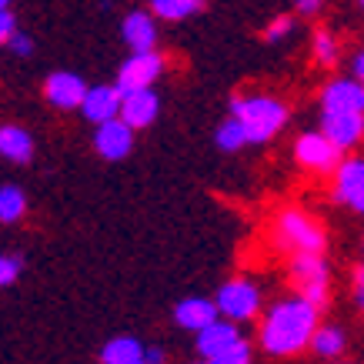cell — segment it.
<instances>
[{
  "label": "cell",
  "instance_id": "13",
  "mask_svg": "<svg viewBox=\"0 0 364 364\" xmlns=\"http://www.w3.org/2000/svg\"><path fill=\"white\" fill-rule=\"evenodd\" d=\"M121 104H124V94L117 84H97V87L87 90V97L80 104V114L90 124H104V121L121 117Z\"/></svg>",
  "mask_w": 364,
  "mask_h": 364
},
{
  "label": "cell",
  "instance_id": "30",
  "mask_svg": "<svg viewBox=\"0 0 364 364\" xmlns=\"http://www.w3.org/2000/svg\"><path fill=\"white\" fill-rule=\"evenodd\" d=\"M144 361H147V364H167L164 348H157V344H147V351H144Z\"/></svg>",
  "mask_w": 364,
  "mask_h": 364
},
{
  "label": "cell",
  "instance_id": "20",
  "mask_svg": "<svg viewBox=\"0 0 364 364\" xmlns=\"http://www.w3.org/2000/svg\"><path fill=\"white\" fill-rule=\"evenodd\" d=\"M311 351L324 358V361H338L344 351H348V334L338 324H321L314 331V341H311Z\"/></svg>",
  "mask_w": 364,
  "mask_h": 364
},
{
  "label": "cell",
  "instance_id": "11",
  "mask_svg": "<svg viewBox=\"0 0 364 364\" xmlns=\"http://www.w3.org/2000/svg\"><path fill=\"white\" fill-rule=\"evenodd\" d=\"M321 107L331 114H364V84L358 77L331 80L321 90Z\"/></svg>",
  "mask_w": 364,
  "mask_h": 364
},
{
  "label": "cell",
  "instance_id": "35",
  "mask_svg": "<svg viewBox=\"0 0 364 364\" xmlns=\"http://www.w3.org/2000/svg\"><path fill=\"white\" fill-rule=\"evenodd\" d=\"M0 4H4V7H11V0H0Z\"/></svg>",
  "mask_w": 364,
  "mask_h": 364
},
{
  "label": "cell",
  "instance_id": "33",
  "mask_svg": "<svg viewBox=\"0 0 364 364\" xmlns=\"http://www.w3.org/2000/svg\"><path fill=\"white\" fill-rule=\"evenodd\" d=\"M354 77L364 84V50H358V57H354Z\"/></svg>",
  "mask_w": 364,
  "mask_h": 364
},
{
  "label": "cell",
  "instance_id": "4",
  "mask_svg": "<svg viewBox=\"0 0 364 364\" xmlns=\"http://www.w3.org/2000/svg\"><path fill=\"white\" fill-rule=\"evenodd\" d=\"M287 274L298 287V294H304L308 301H314L318 308L328 304V264L324 257L314 251H304V254H291V267Z\"/></svg>",
  "mask_w": 364,
  "mask_h": 364
},
{
  "label": "cell",
  "instance_id": "37",
  "mask_svg": "<svg viewBox=\"0 0 364 364\" xmlns=\"http://www.w3.org/2000/svg\"><path fill=\"white\" fill-rule=\"evenodd\" d=\"M134 364H147V361H144V358H141V361H134Z\"/></svg>",
  "mask_w": 364,
  "mask_h": 364
},
{
  "label": "cell",
  "instance_id": "36",
  "mask_svg": "<svg viewBox=\"0 0 364 364\" xmlns=\"http://www.w3.org/2000/svg\"><path fill=\"white\" fill-rule=\"evenodd\" d=\"M194 364H210V361H204V358H200V361H194Z\"/></svg>",
  "mask_w": 364,
  "mask_h": 364
},
{
  "label": "cell",
  "instance_id": "22",
  "mask_svg": "<svg viewBox=\"0 0 364 364\" xmlns=\"http://www.w3.org/2000/svg\"><path fill=\"white\" fill-rule=\"evenodd\" d=\"M23 210H27V198H23V191L17 188V184H4V188H0V221L4 224L21 221Z\"/></svg>",
  "mask_w": 364,
  "mask_h": 364
},
{
  "label": "cell",
  "instance_id": "34",
  "mask_svg": "<svg viewBox=\"0 0 364 364\" xmlns=\"http://www.w3.org/2000/svg\"><path fill=\"white\" fill-rule=\"evenodd\" d=\"M331 364H354V361H341V358H338V361H331Z\"/></svg>",
  "mask_w": 364,
  "mask_h": 364
},
{
  "label": "cell",
  "instance_id": "15",
  "mask_svg": "<svg viewBox=\"0 0 364 364\" xmlns=\"http://www.w3.org/2000/svg\"><path fill=\"white\" fill-rule=\"evenodd\" d=\"M161 114V97L154 94V87H144V90H127L121 104V117L131 124L134 131H144L151 127Z\"/></svg>",
  "mask_w": 364,
  "mask_h": 364
},
{
  "label": "cell",
  "instance_id": "27",
  "mask_svg": "<svg viewBox=\"0 0 364 364\" xmlns=\"http://www.w3.org/2000/svg\"><path fill=\"white\" fill-rule=\"evenodd\" d=\"M210 364H251V341H241L234 344L228 354H221V358H214Z\"/></svg>",
  "mask_w": 364,
  "mask_h": 364
},
{
  "label": "cell",
  "instance_id": "2",
  "mask_svg": "<svg viewBox=\"0 0 364 364\" xmlns=\"http://www.w3.org/2000/svg\"><path fill=\"white\" fill-rule=\"evenodd\" d=\"M231 114L244 121V127H247V141L251 144L271 141V137L287 124V107L277 97H267V94L231 97Z\"/></svg>",
  "mask_w": 364,
  "mask_h": 364
},
{
  "label": "cell",
  "instance_id": "31",
  "mask_svg": "<svg viewBox=\"0 0 364 364\" xmlns=\"http://www.w3.org/2000/svg\"><path fill=\"white\" fill-rule=\"evenodd\" d=\"M354 304L364 311V267H358V274H354Z\"/></svg>",
  "mask_w": 364,
  "mask_h": 364
},
{
  "label": "cell",
  "instance_id": "5",
  "mask_svg": "<svg viewBox=\"0 0 364 364\" xmlns=\"http://www.w3.org/2000/svg\"><path fill=\"white\" fill-rule=\"evenodd\" d=\"M218 308H221V318L231 321H254L261 314V287L254 281H244V277H234L228 284H221L218 291Z\"/></svg>",
  "mask_w": 364,
  "mask_h": 364
},
{
  "label": "cell",
  "instance_id": "24",
  "mask_svg": "<svg viewBox=\"0 0 364 364\" xmlns=\"http://www.w3.org/2000/svg\"><path fill=\"white\" fill-rule=\"evenodd\" d=\"M311 50H314V60H318L321 67H331L334 60H338V41L331 37V31H314Z\"/></svg>",
  "mask_w": 364,
  "mask_h": 364
},
{
  "label": "cell",
  "instance_id": "14",
  "mask_svg": "<svg viewBox=\"0 0 364 364\" xmlns=\"http://www.w3.org/2000/svg\"><path fill=\"white\" fill-rule=\"evenodd\" d=\"M221 318V308H218V301H208V298H184L174 304V324L181 331H191L198 334L204 331L208 324Z\"/></svg>",
  "mask_w": 364,
  "mask_h": 364
},
{
  "label": "cell",
  "instance_id": "29",
  "mask_svg": "<svg viewBox=\"0 0 364 364\" xmlns=\"http://www.w3.org/2000/svg\"><path fill=\"white\" fill-rule=\"evenodd\" d=\"M11 33H17V17L4 7V11H0V37H4V41H11Z\"/></svg>",
  "mask_w": 364,
  "mask_h": 364
},
{
  "label": "cell",
  "instance_id": "16",
  "mask_svg": "<svg viewBox=\"0 0 364 364\" xmlns=\"http://www.w3.org/2000/svg\"><path fill=\"white\" fill-rule=\"evenodd\" d=\"M321 131L328 134L341 151L358 147L361 137H364V114H331V111H324L321 114Z\"/></svg>",
  "mask_w": 364,
  "mask_h": 364
},
{
  "label": "cell",
  "instance_id": "17",
  "mask_svg": "<svg viewBox=\"0 0 364 364\" xmlns=\"http://www.w3.org/2000/svg\"><path fill=\"white\" fill-rule=\"evenodd\" d=\"M121 37L124 44L131 47L134 54H147V50H154L157 44V27H154V17L144 11H131L124 17L121 23Z\"/></svg>",
  "mask_w": 364,
  "mask_h": 364
},
{
  "label": "cell",
  "instance_id": "9",
  "mask_svg": "<svg viewBox=\"0 0 364 364\" xmlns=\"http://www.w3.org/2000/svg\"><path fill=\"white\" fill-rule=\"evenodd\" d=\"M94 151L104 161H124L134 151V127L124 117L97 124V131H94Z\"/></svg>",
  "mask_w": 364,
  "mask_h": 364
},
{
  "label": "cell",
  "instance_id": "25",
  "mask_svg": "<svg viewBox=\"0 0 364 364\" xmlns=\"http://www.w3.org/2000/svg\"><path fill=\"white\" fill-rule=\"evenodd\" d=\"M291 31H294V17H287V14H281V17H274V21L267 23L264 41H267V44H277V41H284V37H287Z\"/></svg>",
  "mask_w": 364,
  "mask_h": 364
},
{
  "label": "cell",
  "instance_id": "3",
  "mask_svg": "<svg viewBox=\"0 0 364 364\" xmlns=\"http://www.w3.org/2000/svg\"><path fill=\"white\" fill-rule=\"evenodd\" d=\"M274 244L291 254H324V228L304 210H284L274 224Z\"/></svg>",
  "mask_w": 364,
  "mask_h": 364
},
{
  "label": "cell",
  "instance_id": "8",
  "mask_svg": "<svg viewBox=\"0 0 364 364\" xmlns=\"http://www.w3.org/2000/svg\"><path fill=\"white\" fill-rule=\"evenodd\" d=\"M161 70H164V60H161V54H154V50L131 54L121 64V70H117V87H121V94L154 87V80L161 77Z\"/></svg>",
  "mask_w": 364,
  "mask_h": 364
},
{
  "label": "cell",
  "instance_id": "12",
  "mask_svg": "<svg viewBox=\"0 0 364 364\" xmlns=\"http://www.w3.org/2000/svg\"><path fill=\"white\" fill-rule=\"evenodd\" d=\"M334 198L364 214V161H341V167L334 171Z\"/></svg>",
  "mask_w": 364,
  "mask_h": 364
},
{
  "label": "cell",
  "instance_id": "32",
  "mask_svg": "<svg viewBox=\"0 0 364 364\" xmlns=\"http://www.w3.org/2000/svg\"><path fill=\"white\" fill-rule=\"evenodd\" d=\"M321 4H324V0H294L298 14H304V17H314V14L321 11Z\"/></svg>",
  "mask_w": 364,
  "mask_h": 364
},
{
  "label": "cell",
  "instance_id": "6",
  "mask_svg": "<svg viewBox=\"0 0 364 364\" xmlns=\"http://www.w3.org/2000/svg\"><path fill=\"white\" fill-rule=\"evenodd\" d=\"M294 157H298L301 167L318 171V174H331V171L341 167V147H338L324 131L301 134L298 144H294Z\"/></svg>",
  "mask_w": 364,
  "mask_h": 364
},
{
  "label": "cell",
  "instance_id": "1",
  "mask_svg": "<svg viewBox=\"0 0 364 364\" xmlns=\"http://www.w3.org/2000/svg\"><path fill=\"white\" fill-rule=\"evenodd\" d=\"M318 321H321V308L304 294L274 301L264 311L261 324H257V344L271 358H294L301 351H311L314 331L321 328Z\"/></svg>",
  "mask_w": 364,
  "mask_h": 364
},
{
  "label": "cell",
  "instance_id": "10",
  "mask_svg": "<svg viewBox=\"0 0 364 364\" xmlns=\"http://www.w3.org/2000/svg\"><path fill=\"white\" fill-rule=\"evenodd\" d=\"M87 90L90 87L84 84V77H80V74H70V70H54V74L44 80V97L57 111H74V107H80L84 97H87Z\"/></svg>",
  "mask_w": 364,
  "mask_h": 364
},
{
  "label": "cell",
  "instance_id": "26",
  "mask_svg": "<svg viewBox=\"0 0 364 364\" xmlns=\"http://www.w3.org/2000/svg\"><path fill=\"white\" fill-rule=\"evenodd\" d=\"M21 267H23V261L17 254H4V257H0V284L11 287L14 281L21 277Z\"/></svg>",
  "mask_w": 364,
  "mask_h": 364
},
{
  "label": "cell",
  "instance_id": "7",
  "mask_svg": "<svg viewBox=\"0 0 364 364\" xmlns=\"http://www.w3.org/2000/svg\"><path fill=\"white\" fill-rule=\"evenodd\" d=\"M244 334L237 328V321L231 318H218L214 324H208L204 331L194 334V348H198V358L204 361H214V358H221L234 348V344H241Z\"/></svg>",
  "mask_w": 364,
  "mask_h": 364
},
{
  "label": "cell",
  "instance_id": "21",
  "mask_svg": "<svg viewBox=\"0 0 364 364\" xmlns=\"http://www.w3.org/2000/svg\"><path fill=\"white\" fill-rule=\"evenodd\" d=\"M214 141H218V147L221 151H228V154H234V151H241L247 141V127H244L241 117H234V114H228V121L218 124V131H214Z\"/></svg>",
  "mask_w": 364,
  "mask_h": 364
},
{
  "label": "cell",
  "instance_id": "23",
  "mask_svg": "<svg viewBox=\"0 0 364 364\" xmlns=\"http://www.w3.org/2000/svg\"><path fill=\"white\" fill-rule=\"evenodd\" d=\"M151 11L161 21H184L200 11V0H151Z\"/></svg>",
  "mask_w": 364,
  "mask_h": 364
},
{
  "label": "cell",
  "instance_id": "38",
  "mask_svg": "<svg viewBox=\"0 0 364 364\" xmlns=\"http://www.w3.org/2000/svg\"><path fill=\"white\" fill-rule=\"evenodd\" d=\"M358 4H361V7H364V0H358Z\"/></svg>",
  "mask_w": 364,
  "mask_h": 364
},
{
  "label": "cell",
  "instance_id": "18",
  "mask_svg": "<svg viewBox=\"0 0 364 364\" xmlns=\"http://www.w3.org/2000/svg\"><path fill=\"white\" fill-rule=\"evenodd\" d=\"M0 154L14 161V164H31L33 157V137L17 124H4L0 127Z\"/></svg>",
  "mask_w": 364,
  "mask_h": 364
},
{
  "label": "cell",
  "instance_id": "28",
  "mask_svg": "<svg viewBox=\"0 0 364 364\" xmlns=\"http://www.w3.org/2000/svg\"><path fill=\"white\" fill-rule=\"evenodd\" d=\"M4 44L11 47V54H17V57H31L33 54V41L27 37V33H11V41H4Z\"/></svg>",
  "mask_w": 364,
  "mask_h": 364
},
{
  "label": "cell",
  "instance_id": "19",
  "mask_svg": "<svg viewBox=\"0 0 364 364\" xmlns=\"http://www.w3.org/2000/svg\"><path fill=\"white\" fill-rule=\"evenodd\" d=\"M144 351H147V344H141L137 338H131V334H117V338H111V341L100 348V364H134L141 361Z\"/></svg>",
  "mask_w": 364,
  "mask_h": 364
}]
</instances>
